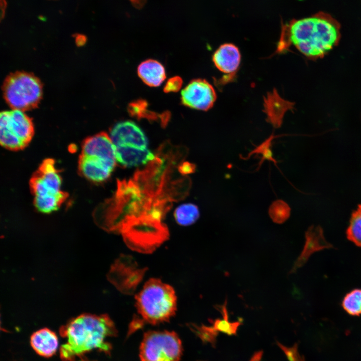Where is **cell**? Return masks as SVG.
I'll return each mask as SVG.
<instances>
[{
  "label": "cell",
  "instance_id": "1",
  "mask_svg": "<svg viewBox=\"0 0 361 361\" xmlns=\"http://www.w3.org/2000/svg\"><path fill=\"white\" fill-rule=\"evenodd\" d=\"M340 38V24L329 14L319 12L285 24L277 50L282 51L293 45L305 56L316 59L327 54Z\"/></svg>",
  "mask_w": 361,
  "mask_h": 361
},
{
  "label": "cell",
  "instance_id": "2",
  "mask_svg": "<svg viewBox=\"0 0 361 361\" xmlns=\"http://www.w3.org/2000/svg\"><path fill=\"white\" fill-rule=\"evenodd\" d=\"M60 333L65 340L60 348L62 360L88 361L86 354L94 351L110 354L112 347L107 339L117 331L108 315L83 314L61 327Z\"/></svg>",
  "mask_w": 361,
  "mask_h": 361
},
{
  "label": "cell",
  "instance_id": "3",
  "mask_svg": "<svg viewBox=\"0 0 361 361\" xmlns=\"http://www.w3.org/2000/svg\"><path fill=\"white\" fill-rule=\"evenodd\" d=\"M173 287L157 278L145 282L135 296L138 313L153 325L168 321L175 314L177 301Z\"/></svg>",
  "mask_w": 361,
  "mask_h": 361
},
{
  "label": "cell",
  "instance_id": "4",
  "mask_svg": "<svg viewBox=\"0 0 361 361\" xmlns=\"http://www.w3.org/2000/svg\"><path fill=\"white\" fill-rule=\"evenodd\" d=\"M116 161L115 148L110 136L101 132L85 140L78 166L85 177L92 182H100L110 176Z\"/></svg>",
  "mask_w": 361,
  "mask_h": 361
},
{
  "label": "cell",
  "instance_id": "5",
  "mask_svg": "<svg viewBox=\"0 0 361 361\" xmlns=\"http://www.w3.org/2000/svg\"><path fill=\"white\" fill-rule=\"evenodd\" d=\"M30 186L36 209L43 213H50L59 209L68 197L62 190V179L51 158L45 159L33 174Z\"/></svg>",
  "mask_w": 361,
  "mask_h": 361
},
{
  "label": "cell",
  "instance_id": "6",
  "mask_svg": "<svg viewBox=\"0 0 361 361\" xmlns=\"http://www.w3.org/2000/svg\"><path fill=\"white\" fill-rule=\"evenodd\" d=\"M4 97L12 109L25 111L35 107L42 96L40 80L31 74L17 72L9 76L4 85Z\"/></svg>",
  "mask_w": 361,
  "mask_h": 361
},
{
  "label": "cell",
  "instance_id": "7",
  "mask_svg": "<svg viewBox=\"0 0 361 361\" xmlns=\"http://www.w3.org/2000/svg\"><path fill=\"white\" fill-rule=\"evenodd\" d=\"M34 134L31 118L20 110L12 109L0 115V142L4 148L11 150L25 148Z\"/></svg>",
  "mask_w": 361,
  "mask_h": 361
},
{
  "label": "cell",
  "instance_id": "8",
  "mask_svg": "<svg viewBox=\"0 0 361 361\" xmlns=\"http://www.w3.org/2000/svg\"><path fill=\"white\" fill-rule=\"evenodd\" d=\"M182 353L179 336L167 330L145 332L139 348L141 361H179Z\"/></svg>",
  "mask_w": 361,
  "mask_h": 361
},
{
  "label": "cell",
  "instance_id": "9",
  "mask_svg": "<svg viewBox=\"0 0 361 361\" xmlns=\"http://www.w3.org/2000/svg\"><path fill=\"white\" fill-rule=\"evenodd\" d=\"M216 99L214 87L204 79L191 80L181 91L182 104L194 109L208 111L213 107Z\"/></svg>",
  "mask_w": 361,
  "mask_h": 361
},
{
  "label": "cell",
  "instance_id": "10",
  "mask_svg": "<svg viewBox=\"0 0 361 361\" xmlns=\"http://www.w3.org/2000/svg\"><path fill=\"white\" fill-rule=\"evenodd\" d=\"M109 136L115 151L148 149L147 139L144 133L132 121L117 123L111 129Z\"/></svg>",
  "mask_w": 361,
  "mask_h": 361
},
{
  "label": "cell",
  "instance_id": "11",
  "mask_svg": "<svg viewBox=\"0 0 361 361\" xmlns=\"http://www.w3.org/2000/svg\"><path fill=\"white\" fill-rule=\"evenodd\" d=\"M128 256L119 258L109 272L108 279L120 291L133 292L142 278L144 269L138 268L135 262Z\"/></svg>",
  "mask_w": 361,
  "mask_h": 361
},
{
  "label": "cell",
  "instance_id": "12",
  "mask_svg": "<svg viewBox=\"0 0 361 361\" xmlns=\"http://www.w3.org/2000/svg\"><path fill=\"white\" fill-rule=\"evenodd\" d=\"M215 67L221 72L232 75L238 69L241 61L239 48L232 43H225L219 46L212 57Z\"/></svg>",
  "mask_w": 361,
  "mask_h": 361
},
{
  "label": "cell",
  "instance_id": "13",
  "mask_svg": "<svg viewBox=\"0 0 361 361\" xmlns=\"http://www.w3.org/2000/svg\"><path fill=\"white\" fill-rule=\"evenodd\" d=\"M329 245L324 238L321 227L318 226L309 227L305 233V243L303 250L295 262L290 273H294L303 266L312 253L329 248Z\"/></svg>",
  "mask_w": 361,
  "mask_h": 361
},
{
  "label": "cell",
  "instance_id": "14",
  "mask_svg": "<svg viewBox=\"0 0 361 361\" xmlns=\"http://www.w3.org/2000/svg\"><path fill=\"white\" fill-rule=\"evenodd\" d=\"M30 344L39 355L50 357L56 352L59 346V340L55 332L49 328H43L32 334Z\"/></svg>",
  "mask_w": 361,
  "mask_h": 361
},
{
  "label": "cell",
  "instance_id": "15",
  "mask_svg": "<svg viewBox=\"0 0 361 361\" xmlns=\"http://www.w3.org/2000/svg\"><path fill=\"white\" fill-rule=\"evenodd\" d=\"M137 74L146 85L150 87L160 86L166 78L164 67L159 61L147 59L142 62L137 67Z\"/></svg>",
  "mask_w": 361,
  "mask_h": 361
},
{
  "label": "cell",
  "instance_id": "16",
  "mask_svg": "<svg viewBox=\"0 0 361 361\" xmlns=\"http://www.w3.org/2000/svg\"><path fill=\"white\" fill-rule=\"evenodd\" d=\"M147 102L143 99L133 101L128 104L127 110L132 117L142 119L146 118L149 120H158L161 124L165 126L170 117L169 113L164 112L161 114L153 112L148 109Z\"/></svg>",
  "mask_w": 361,
  "mask_h": 361
},
{
  "label": "cell",
  "instance_id": "17",
  "mask_svg": "<svg viewBox=\"0 0 361 361\" xmlns=\"http://www.w3.org/2000/svg\"><path fill=\"white\" fill-rule=\"evenodd\" d=\"M227 299L223 304L217 305V309L221 313L223 318L216 319L211 320L212 327L218 332H221L228 335H236L239 326L241 324V321L230 322L227 309Z\"/></svg>",
  "mask_w": 361,
  "mask_h": 361
},
{
  "label": "cell",
  "instance_id": "18",
  "mask_svg": "<svg viewBox=\"0 0 361 361\" xmlns=\"http://www.w3.org/2000/svg\"><path fill=\"white\" fill-rule=\"evenodd\" d=\"M174 216L180 225L188 226L194 224L200 217L198 207L192 204H183L175 210Z\"/></svg>",
  "mask_w": 361,
  "mask_h": 361
},
{
  "label": "cell",
  "instance_id": "19",
  "mask_svg": "<svg viewBox=\"0 0 361 361\" xmlns=\"http://www.w3.org/2000/svg\"><path fill=\"white\" fill-rule=\"evenodd\" d=\"M346 234L349 241L361 247V204L352 213Z\"/></svg>",
  "mask_w": 361,
  "mask_h": 361
},
{
  "label": "cell",
  "instance_id": "20",
  "mask_svg": "<svg viewBox=\"0 0 361 361\" xmlns=\"http://www.w3.org/2000/svg\"><path fill=\"white\" fill-rule=\"evenodd\" d=\"M342 306L351 315H361V289H355L346 294L342 300Z\"/></svg>",
  "mask_w": 361,
  "mask_h": 361
},
{
  "label": "cell",
  "instance_id": "21",
  "mask_svg": "<svg viewBox=\"0 0 361 361\" xmlns=\"http://www.w3.org/2000/svg\"><path fill=\"white\" fill-rule=\"evenodd\" d=\"M291 209L289 205L282 200L274 201L269 208L270 217L275 223L285 222L290 215Z\"/></svg>",
  "mask_w": 361,
  "mask_h": 361
},
{
  "label": "cell",
  "instance_id": "22",
  "mask_svg": "<svg viewBox=\"0 0 361 361\" xmlns=\"http://www.w3.org/2000/svg\"><path fill=\"white\" fill-rule=\"evenodd\" d=\"M276 136L274 135L272 133L267 139L261 143L258 146H257L252 151H251L246 157H240L241 158L246 160L248 159L252 155L254 154H260L262 155L261 159L258 164V169L260 167L264 160H270L274 162L276 165L277 161L273 157V153L271 149L272 141Z\"/></svg>",
  "mask_w": 361,
  "mask_h": 361
},
{
  "label": "cell",
  "instance_id": "23",
  "mask_svg": "<svg viewBox=\"0 0 361 361\" xmlns=\"http://www.w3.org/2000/svg\"><path fill=\"white\" fill-rule=\"evenodd\" d=\"M193 330L203 341L214 345L218 332L212 326L194 325Z\"/></svg>",
  "mask_w": 361,
  "mask_h": 361
},
{
  "label": "cell",
  "instance_id": "24",
  "mask_svg": "<svg viewBox=\"0 0 361 361\" xmlns=\"http://www.w3.org/2000/svg\"><path fill=\"white\" fill-rule=\"evenodd\" d=\"M183 83V79L180 77L178 76L172 77L165 83L163 91L165 93L177 92L181 89Z\"/></svg>",
  "mask_w": 361,
  "mask_h": 361
}]
</instances>
